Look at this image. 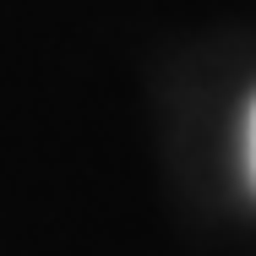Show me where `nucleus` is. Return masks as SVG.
<instances>
[{
    "mask_svg": "<svg viewBox=\"0 0 256 256\" xmlns=\"http://www.w3.org/2000/svg\"><path fill=\"white\" fill-rule=\"evenodd\" d=\"M246 158H251V180H256V104H251V131H246Z\"/></svg>",
    "mask_w": 256,
    "mask_h": 256,
    "instance_id": "nucleus-1",
    "label": "nucleus"
}]
</instances>
